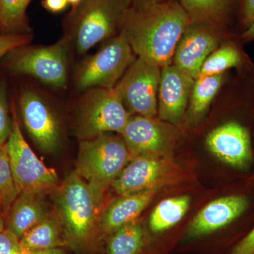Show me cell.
<instances>
[{"instance_id": "obj_1", "label": "cell", "mask_w": 254, "mask_h": 254, "mask_svg": "<svg viewBox=\"0 0 254 254\" xmlns=\"http://www.w3.org/2000/svg\"><path fill=\"white\" fill-rule=\"evenodd\" d=\"M190 18L178 0L133 9L119 34L137 58L162 68L173 64L179 41Z\"/></svg>"}, {"instance_id": "obj_2", "label": "cell", "mask_w": 254, "mask_h": 254, "mask_svg": "<svg viewBox=\"0 0 254 254\" xmlns=\"http://www.w3.org/2000/svg\"><path fill=\"white\" fill-rule=\"evenodd\" d=\"M55 211L71 245L86 247L99 231L104 193L74 171L53 191Z\"/></svg>"}, {"instance_id": "obj_3", "label": "cell", "mask_w": 254, "mask_h": 254, "mask_svg": "<svg viewBox=\"0 0 254 254\" xmlns=\"http://www.w3.org/2000/svg\"><path fill=\"white\" fill-rule=\"evenodd\" d=\"M131 8L132 0H83L65 19L70 48L83 55L120 33Z\"/></svg>"}, {"instance_id": "obj_4", "label": "cell", "mask_w": 254, "mask_h": 254, "mask_svg": "<svg viewBox=\"0 0 254 254\" xmlns=\"http://www.w3.org/2000/svg\"><path fill=\"white\" fill-rule=\"evenodd\" d=\"M132 158L121 135L104 133L80 141L74 172L104 193Z\"/></svg>"}, {"instance_id": "obj_5", "label": "cell", "mask_w": 254, "mask_h": 254, "mask_svg": "<svg viewBox=\"0 0 254 254\" xmlns=\"http://www.w3.org/2000/svg\"><path fill=\"white\" fill-rule=\"evenodd\" d=\"M130 115L116 87L91 88L76 103L75 135L83 141L107 133L121 134Z\"/></svg>"}, {"instance_id": "obj_6", "label": "cell", "mask_w": 254, "mask_h": 254, "mask_svg": "<svg viewBox=\"0 0 254 254\" xmlns=\"http://www.w3.org/2000/svg\"><path fill=\"white\" fill-rule=\"evenodd\" d=\"M69 43L65 37L47 46L19 47L1 60L2 67L15 75H25L56 88L67 84Z\"/></svg>"}, {"instance_id": "obj_7", "label": "cell", "mask_w": 254, "mask_h": 254, "mask_svg": "<svg viewBox=\"0 0 254 254\" xmlns=\"http://www.w3.org/2000/svg\"><path fill=\"white\" fill-rule=\"evenodd\" d=\"M12 129L5 149L18 191L48 194L60 185L55 169L47 167L38 158L23 136L14 105L11 108Z\"/></svg>"}, {"instance_id": "obj_8", "label": "cell", "mask_w": 254, "mask_h": 254, "mask_svg": "<svg viewBox=\"0 0 254 254\" xmlns=\"http://www.w3.org/2000/svg\"><path fill=\"white\" fill-rule=\"evenodd\" d=\"M135 55L121 35L114 37L79 65L74 77L76 90L82 92L91 88H114L136 59Z\"/></svg>"}, {"instance_id": "obj_9", "label": "cell", "mask_w": 254, "mask_h": 254, "mask_svg": "<svg viewBox=\"0 0 254 254\" xmlns=\"http://www.w3.org/2000/svg\"><path fill=\"white\" fill-rule=\"evenodd\" d=\"M161 68L141 58L133 60L116 85L125 108L131 115L155 118Z\"/></svg>"}, {"instance_id": "obj_10", "label": "cell", "mask_w": 254, "mask_h": 254, "mask_svg": "<svg viewBox=\"0 0 254 254\" xmlns=\"http://www.w3.org/2000/svg\"><path fill=\"white\" fill-rule=\"evenodd\" d=\"M18 108L23 126L40 149L55 153L59 148L62 128L59 118L46 97L32 87L20 91Z\"/></svg>"}, {"instance_id": "obj_11", "label": "cell", "mask_w": 254, "mask_h": 254, "mask_svg": "<svg viewBox=\"0 0 254 254\" xmlns=\"http://www.w3.org/2000/svg\"><path fill=\"white\" fill-rule=\"evenodd\" d=\"M229 36L223 28L190 21L177 44L173 64L195 79L205 60Z\"/></svg>"}, {"instance_id": "obj_12", "label": "cell", "mask_w": 254, "mask_h": 254, "mask_svg": "<svg viewBox=\"0 0 254 254\" xmlns=\"http://www.w3.org/2000/svg\"><path fill=\"white\" fill-rule=\"evenodd\" d=\"M209 150L227 166L247 173L254 155L250 130L237 120H229L210 132L206 138Z\"/></svg>"}, {"instance_id": "obj_13", "label": "cell", "mask_w": 254, "mask_h": 254, "mask_svg": "<svg viewBox=\"0 0 254 254\" xmlns=\"http://www.w3.org/2000/svg\"><path fill=\"white\" fill-rule=\"evenodd\" d=\"M247 191L230 193L210 202L198 213L189 227L190 237H198L226 228L245 218L254 206Z\"/></svg>"}, {"instance_id": "obj_14", "label": "cell", "mask_w": 254, "mask_h": 254, "mask_svg": "<svg viewBox=\"0 0 254 254\" xmlns=\"http://www.w3.org/2000/svg\"><path fill=\"white\" fill-rule=\"evenodd\" d=\"M133 157L159 155L173 143V128L166 124L138 115H131L121 134Z\"/></svg>"}, {"instance_id": "obj_15", "label": "cell", "mask_w": 254, "mask_h": 254, "mask_svg": "<svg viewBox=\"0 0 254 254\" xmlns=\"http://www.w3.org/2000/svg\"><path fill=\"white\" fill-rule=\"evenodd\" d=\"M194 81L173 64L161 68L158 94L160 120L173 125L181 123Z\"/></svg>"}, {"instance_id": "obj_16", "label": "cell", "mask_w": 254, "mask_h": 254, "mask_svg": "<svg viewBox=\"0 0 254 254\" xmlns=\"http://www.w3.org/2000/svg\"><path fill=\"white\" fill-rule=\"evenodd\" d=\"M165 169V164L158 156L137 155L128 162L112 186L119 195L156 189L163 178Z\"/></svg>"}, {"instance_id": "obj_17", "label": "cell", "mask_w": 254, "mask_h": 254, "mask_svg": "<svg viewBox=\"0 0 254 254\" xmlns=\"http://www.w3.org/2000/svg\"><path fill=\"white\" fill-rule=\"evenodd\" d=\"M45 193L20 192L5 219V228L19 240L26 232L42 221L50 210Z\"/></svg>"}, {"instance_id": "obj_18", "label": "cell", "mask_w": 254, "mask_h": 254, "mask_svg": "<svg viewBox=\"0 0 254 254\" xmlns=\"http://www.w3.org/2000/svg\"><path fill=\"white\" fill-rule=\"evenodd\" d=\"M157 189L120 195L110 203L100 217L99 232L111 235L120 227L135 222L155 197Z\"/></svg>"}, {"instance_id": "obj_19", "label": "cell", "mask_w": 254, "mask_h": 254, "mask_svg": "<svg viewBox=\"0 0 254 254\" xmlns=\"http://www.w3.org/2000/svg\"><path fill=\"white\" fill-rule=\"evenodd\" d=\"M191 22L208 23L227 30L240 14L242 0H178Z\"/></svg>"}, {"instance_id": "obj_20", "label": "cell", "mask_w": 254, "mask_h": 254, "mask_svg": "<svg viewBox=\"0 0 254 254\" xmlns=\"http://www.w3.org/2000/svg\"><path fill=\"white\" fill-rule=\"evenodd\" d=\"M20 243L29 252L63 249L71 245L55 210H52L42 221L26 232L20 240Z\"/></svg>"}, {"instance_id": "obj_21", "label": "cell", "mask_w": 254, "mask_h": 254, "mask_svg": "<svg viewBox=\"0 0 254 254\" xmlns=\"http://www.w3.org/2000/svg\"><path fill=\"white\" fill-rule=\"evenodd\" d=\"M225 79L226 73L195 78L187 110V118L192 126L203 120Z\"/></svg>"}, {"instance_id": "obj_22", "label": "cell", "mask_w": 254, "mask_h": 254, "mask_svg": "<svg viewBox=\"0 0 254 254\" xmlns=\"http://www.w3.org/2000/svg\"><path fill=\"white\" fill-rule=\"evenodd\" d=\"M247 64V57L236 43L224 42L205 60L197 78L222 74L231 68L243 69Z\"/></svg>"}, {"instance_id": "obj_23", "label": "cell", "mask_w": 254, "mask_h": 254, "mask_svg": "<svg viewBox=\"0 0 254 254\" xmlns=\"http://www.w3.org/2000/svg\"><path fill=\"white\" fill-rule=\"evenodd\" d=\"M190 202L188 195L173 197L160 202L150 214L149 226L151 231L161 232L175 226L185 216Z\"/></svg>"}, {"instance_id": "obj_24", "label": "cell", "mask_w": 254, "mask_h": 254, "mask_svg": "<svg viewBox=\"0 0 254 254\" xmlns=\"http://www.w3.org/2000/svg\"><path fill=\"white\" fill-rule=\"evenodd\" d=\"M32 0H0V35L31 33L27 11Z\"/></svg>"}, {"instance_id": "obj_25", "label": "cell", "mask_w": 254, "mask_h": 254, "mask_svg": "<svg viewBox=\"0 0 254 254\" xmlns=\"http://www.w3.org/2000/svg\"><path fill=\"white\" fill-rule=\"evenodd\" d=\"M144 244V232L138 222L120 227L111 234L108 254H139Z\"/></svg>"}, {"instance_id": "obj_26", "label": "cell", "mask_w": 254, "mask_h": 254, "mask_svg": "<svg viewBox=\"0 0 254 254\" xmlns=\"http://www.w3.org/2000/svg\"><path fill=\"white\" fill-rule=\"evenodd\" d=\"M18 193L6 150L5 148H0V215L4 221Z\"/></svg>"}, {"instance_id": "obj_27", "label": "cell", "mask_w": 254, "mask_h": 254, "mask_svg": "<svg viewBox=\"0 0 254 254\" xmlns=\"http://www.w3.org/2000/svg\"><path fill=\"white\" fill-rule=\"evenodd\" d=\"M6 80L0 78V148H4L12 129Z\"/></svg>"}, {"instance_id": "obj_28", "label": "cell", "mask_w": 254, "mask_h": 254, "mask_svg": "<svg viewBox=\"0 0 254 254\" xmlns=\"http://www.w3.org/2000/svg\"><path fill=\"white\" fill-rule=\"evenodd\" d=\"M32 38V33L0 35V60L12 50L29 44Z\"/></svg>"}, {"instance_id": "obj_29", "label": "cell", "mask_w": 254, "mask_h": 254, "mask_svg": "<svg viewBox=\"0 0 254 254\" xmlns=\"http://www.w3.org/2000/svg\"><path fill=\"white\" fill-rule=\"evenodd\" d=\"M21 250L20 240L13 232L6 228L0 232V254H18Z\"/></svg>"}, {"instance_id": "obj_30", "label": "cell", "mask_w": 254, "mask_h": 254, "mask_svg": "<svg viewBox=\"0 0 254 254\" xmlns=\"http://www.w3.org/2000/svg\"><path fill=\"white\" fill-rule=\"evenodd\" d=\"M228 254H254V225L239 242Z\"/></svg>"}, {"instance_id": "obj_31", "label": "cell", "mask_w": 254, "mask_h": 254, "mask_svg": "<svg viewBox=\"0 0 254 254\" xmlns=\"http://www.w3.org/2000/svg\"><path fill=\"white\" fill-rule=\"evenodd\" d=\"M238 18L243 32L254 21V0H242Z\"/></svg>"}, {"instance_id": "obj_32", "label": "cell", "mask_w": 254, "mask_h": 254, "mask_svg": "<svg viewBox=\"0 0 254 254\" xmlns=\"http://www.w3.org/2000/svg\"><path fill=\"white\" fill-rule=\"evenodd\" d=\"M41 4L47 11L55 14L64 11L68 5L67 0H43Z\"/></svg>"}, {"instance_id": "obj_33", "label": "cell", "mask_w": 254, "mask_h": 254, "mask_svg": "<svg viewBox=\"0 0 254 254\" xmlns=\"http://www.w3.org/2000/svg\"><path fill=\"white\" fill-rule=\"evenodd\" d=\"M168 1H173V0H132V9H141L151 5Z\"/></svg>"}, {"instance_id": "obj_34", "label": "cell", "mask_w": 254, "mask_h": 254, "mask_svg": "<svg viewBox=\"0 0 254 254\" xmlns=\"http://www.w3.org/2000/svg\"><path fill=\"white\" fill-rule=\"evenodd\" d=\"M240 38L244 43H249L254 41V21L245 31L242 32Z\"/></svg>"}, {"instance_id": "obj_35", "label": "cell", "mask_w": 254, "mask_h": 254, "mask_svg": "<svg viewBox=\"0 0 254 254\" xmlns=\"http://www.w3.org/2000/svg\"><path fill=\"white\" fill-rule=\"evenodd\" d=\"M30 254H68L64 249H52V250L30 252Z\"/></svg>"}, {"instance_id": "obj_36", "label": "cell", "mask_w": 254, "mask_h": 254, "mask_svg": "<svg viewBox=\"0 0 254 254\" xmlns=\"http://www.w3.org/2000/svg\"><path fill=\"white\" fill-rule=\"evenodd\" d=\"M67 1L68 5H71V9H74L81 4L83 0H67Z\"/></svg>"}, {"instance_id": "obj_37", "label": "cell", "mask_w": 254, "mask_h": 254, "mask_svg": "<svg viewBox=\"0 0 254 254\" xmlns=\"http://www.w3.org/2000/svg\"><path fill=\"white\" fill-rule=\"evenodd\" d=\"M5 229L4 219L0 215V232H2Z\"/></svg>"}]
</instances>
